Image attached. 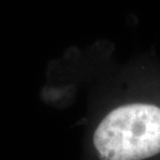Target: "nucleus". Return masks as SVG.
<instances>
[{
    "label": "nucleus",
    "instance_id": "obj_1",
    "mask_svg": "<svg viewBox=\"0 0 160 160\" xmlns=\"http://www.w3.org/2000/svg\"><path fill=\"white\" fill-rule=\"evenodd\" d=\"M103 160H142L160 153V108L128 104L110 111L92 137Z\"/></svg>",
    "mask_w": 160,
    "mask_h": 160
}]
</instances>
